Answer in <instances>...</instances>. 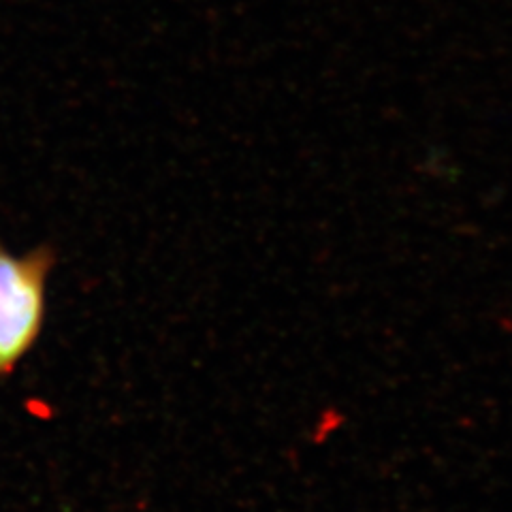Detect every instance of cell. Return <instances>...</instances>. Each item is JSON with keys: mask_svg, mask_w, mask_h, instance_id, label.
Instances as JSON below:
<instances>
[{"mask_svg": "<svg viewBox=\"0 0 512 512\" xmlns=\"http://www.w3.org/2000/svg\"><path fill=\"white\" fill-rule=\"evenodd\" d=\"M52 267L50 248L18 256L0 246V374H11L39 340Z\"/></svg>", "mask_w": 512, "mask_h": 512, "instance_id": "1", "label": "cell"}]
</instances>
